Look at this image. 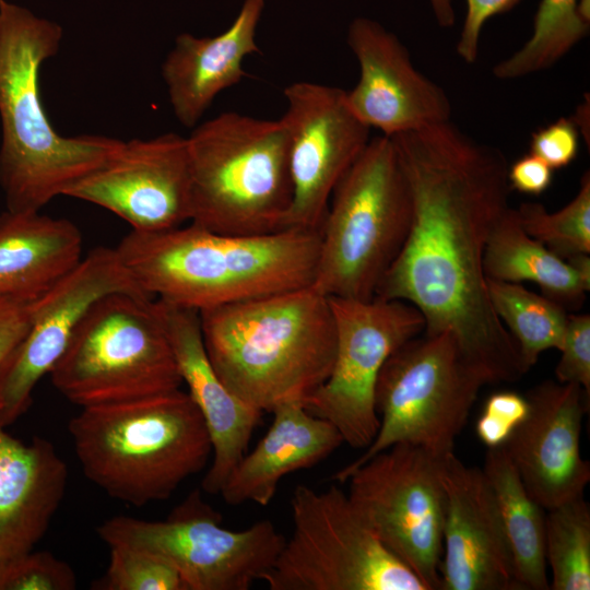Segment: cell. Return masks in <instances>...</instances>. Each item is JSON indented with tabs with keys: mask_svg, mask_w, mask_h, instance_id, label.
<instances>
[{
	"mask_svg": "<svg viewBox=\"0 0 590 590\" xmlns=\"http://www.w3.org/2000/svg\"><path fill=\"white\" fill-rule=\"evenodd\" d=\"M390 138L412 217L375 297L414 306L427 334L450 331L488 384L518 380L528 369L493 309L483 268L491 232L509 208L504 154L450 120Z\"/></svg>",
	"mask_w": 590,
	"mask_h": 590,
	"instance_id": "1",
	"label": "cell"
},
{
	"mask_svg": "<svg viewBox=\"0 0 590 590\" xmlns=\"http://www.w3.org/2000/svg\"><path fill=\"white\" fill-rule=\"evenodd\" d=\"M319 245V231L241 236L189 222L131 231L116 249L148 295L200 311L312 284Z\"/></svg>",
	"mask_w": 590,
	"mask_h": 590,
	"instance_id": "2",
	"label": "cell"
},
{
	"mask_svg": "<svg viewBox=\"0 0 590 590\" xmlns=\"http://www.w3.org/2000/svg\"><path fill=\"white\" fill-rule=\"evenodd\" d=\"M61 39L57 23L0 0V187L10 211H40L102 167L123 143L55 130L43 105L39 76Z\"/></svg>",
	"mask_w": 590,
	"mask_h": 590,
	"instance_id": "3",
	"label": "cell"
},
{
	"mask_svg": "<svg viewBox=\"0 0 590 590\" xmlns=\"http://www.w3.org/2000/svg\"><path fill=\"white\" fill-rule=\"evenodd\" d=\"M209 359L224 385L259 411L303 403L329 376L337 331L312 284L199 311Z\"/></svg>",
	"mask_w": 590,
	"mask_h": 590,
	"instance_id": "4",
	"label": "cell"
},
{
	"mask_svg": "<svg viewBox=\"0 0 590 590\" xmlns=\"http://www.w3.org/2000/svg\"><path fill=\"white\" fill-rule=\"evenodd\" d=\"M68 432L85 477L135 507L170 497L212 456L202 415L180 388L81 408Z\"/></svg>",
	"mask_w": 590,
	"mask_h": 590,
	"instance_id": "5",
	"label": "cell"
},
{
	"mask_svg": "<svg viewBox=\"0 0 590 590\" xmlns=\"http://www.w3.org/2000/svg\"><path fill=\"white\" fill-rule=\"evenodd\" d=\"M187 142L191 223L241 236L286 228L293 186L281 118L222 113L192 128Z\"/></svg>",
	"mask_w": 590,
	"mask_h": 590,
	"instance_id": "6",
	"label": "cell"
},
{
	"mask_svg": "<svg viewBox=\"0 0 590 590\" xmlns=\"http://www.w3.org/2000/svg\"><path fill=\"white\" fill-rule=\"evenodd\" d=\"M411 217L392 139L370 138L330 197L312 285L328 297L373 299L404 245Z\"/></svg>",
	"mask_w": 590,
	"mask_h": 590,
	"instance_id": "7",
	"label": "cell"
},
{
	"mask_svg": "<svg viewBox=\"0 0 590 590\" xmlns=\"http://www.w3.org/2000/svg\"><path fill=\"white\" fill-rule=\"evenodd\" d=\"M49 375L60 394L80 408L182 385L155 298L126 292L107 294L86 310Z\"/></svg>",
	"mask_w": 590,
	"mask_h": 590,
	"instance_id": "8",
	"label": "cell"
},
{
	"mask_svg": "<svg viewBox=\"0 0 590 590\" xmlns=\"http://www.w3.org/2000/svg\"><path fill=\"white\" fill-rule=\"evenodd\" d=\"M485 384L450 331L409 340L379 373L375 404L381 418L374 440L332 479L344 483L354 469L396 444L414 445L438 457L453 452Z\"/></svg>",
	"mask_w": 590,
	"mask_h": 590,
	"instance_id": "9",
	"label": "cell"
},
{
	"mask_svg": "<svg viewBox=\"0 0 590 590\" xmlns=\"http://www.w3.org/2000/svg\"><path fill=\"white\" fill-rule=\"evenodd\" d=\"M293 531L263 581L270 590H428L337 485H297Z\"/></svg>",
	"mask_w": 590,
	"mask_h": 590,
	"instance_id": "10",
	"label": "cell"
},
{
	"mask_svg": "<svg viewBox=\"0 0 590 590\" xmlns=\"http://www.w3.org/2000/svg\"><path fill=\"white\" fill-rule=\"evenodd\" d=\"M222 515L192 491L165 520L115 516L96 529L108 545L157 554L180 574L187 590H248L274 565L284 536L271 520L229 530Z\"/></svg>",
	"mask_w": 590,
	"mask_h": 590,
	"instance_id": "11",
	"label": "cell"
},
{
	"mask_svg": "<svg viewBox=\"0 0 590 590\" xmlns=\"http://www.w3.org/2000/svg\"><path fill=\"white\" fill-rule=\"evenodd\" d=\"M337 331L335 357L327 379L303 402L331 423L352 448H367L379 417L375 391L388 357L425 329L422 314L397 299L329 297Z\"/></svg>",
	"mask_w": 590,
	"mask_h": 590,
	"instance_id": "12",
	"label": "cell"
},
{
	"mask_svg": "<svg viewBox=\"0 0 590 590\" xmlns=\"http://www.w3.org/2000/svg\"><path fill=\"white\" fill-rule=\"evenodd\" d=\"M440 459L424 448L396 444L345 481L361 517L428 590L439 589L445 509Z\"/></svg>",
	"mask_w": 590,
	"mask_h": 590,
	"instance_id": "13",
	"label": "cell"
},
{
	"mask_svg": "<svg viewBox=\"0 0 590 590\" xmlns=\"http://www.w3.org/2000/svg\"><path fill=\"white\" fill-rule=\"evenodd\" d=\"M284 96L293 186L286 228L319 231L334 187L366 148L370 129L351 111L342 88L299 81Z\"/></svg>",
	"mask_w": 590,
	"mask_h": 590,
	"instance_id": "14",
	"label": "cell"
},
{
	"mask_svg": "<svg viewBox=\"0 0 590 590\" xmlns=\"http://www.w3.org/2000/svg\"><path fill=\"white\" fill-rule=\"evenodd\" d=\"M114 292L153 298L116 248L96 247L35 300L28 330L0 371V418L5 427L27 411L34 388L58 362L86 310Z\"/></svg>",
	"mask_w": 590,
	"mask_h": 590,
	"instance_id": "15",
	"label": "cell"
},
{
	"mask_svg": "<svg viewBox=\"0 0 590 590\" xmlns=\"http://www.w3.org/2000/svg\"><path fill=\"white\" fill-rule=\"evenodd\" d=\"M63 196L102 206L137 232L187 224L192 212L187 137L167 132L123 141L113 157Z\"/></svg>",
	"mask_w": 590,
	"mask_h": 590,
	"instance_id": "16",
	"label": "cell"
},
{
	"mask_svg": "<svg viewBox=\"0 0 590 590\" xmlns=\"http://www.w3.org/2000/svg\"><path fill=\"white\" fill-rule=\"evenodd\" d=\"M347 45L359 66V79L345 98L369 129L393 137L450 120L445 90L420 72L401 40L378 22L356 17Z\"/></svg>",
	"mask_w": 590,
	"mask_h": 590,
	"instance_id": "17",
	"label": "cell"
},
{
	"mask_svg": "<svg viewBox=\"0 0 590 590\" xmlns=\"http://www.w3.org/2000/svg\"><path fill=\"white\" fill-rule=\"evenodd\" d=\"M445 496L441 590H519L508 539L483 472L455 452L440 459Z\"/></svg>",
	"mask_w": 590,
	"mask_h": 590,
	"instance_id": "18",
	"label": "cell"
},
{
	"mask_svg": "<svg viewBox=\"0 0 590 590\" xmlns=\"http://www.w3.org/2000/svg\"><path fill=\"white\" fill-rule=\"evenodd\" d=\"M530 411L503 446L526 489L545 510L583 496L590 464L580 453L589 396L576 384L544 381L527 396Z\"/></svg>",
	"mask_w": 590,
	"mask_h": 590,
	"instance_id": "19",
	"label": "cell"
},
{
	"mask_svg": "<svg viewBox=\"0 0 590 590\" xmlns=\"http://www.w3.org/2000/svg\"><path fill=\"white\" fill-rule=\"evenodd\" d=\"M182 385L206 426L212 461L201 489L220 494L226 479L247 453L262 412L234 394L221 380L206 354L199 311L156 299Z\"/></svg>",
	"mask_w": 590,
	"mask_h": 590,
	"instance_id": "20",
	"label": "cell"
},
{
	"mask_svg": "<svg viewBox=\"0 0 590 590\" xmlns=\"http://www.w3.org/2000/svg\"><path fill=\"white\" fill-rule=\"evenodd\" d=\"M68 465L51 441L24 442L0 418V563L34 550L68 484Z\"/></svg>",
	"mask_w": 590,
	"mask_h": 590,
	"instance_id": "21",
	"label": "cell"
},
{
	"mask_svg": "<svg viewBox=\"0 0 590 590\" xmlns=\"http://www.w3.org/2000/svg\"><path fill=\"white\" fill-rule=\"evenodd\" d=\"M264 0H244L231 26L214 37L184 33L165 57L161 74L176 119L194 128L214 98L245 78L244 59L260 49L256 43Z\"/></svg>",
	"mask_w": 590,
	"mask_h": 590,
	"instance_id": "22",
	"label": "cell"
},
{
	"mask_svg": "<svg viewBox=\"0 0 590 590\" xmlns=\"http://www.w3.org/2000/svg\"><path fill=\"white\" fill-rule=\"evenodd\" d=\"M271 413L270 428L240 459L220 492L228 505H269L285 475L316 465L344 442L331 423L309 413L300 402L282 403Z\"/></svg>",
	"mask_w": 590,
	"mask_h": 590,
	"instance_id": "23",
	"label": "cell"
},
{
	"mask_svg": "<svg viewBox=\"0 0 590 590\" xmlns=\"http://www.w3.org/2000/svg\"><path fill=\"white\" fill-rule=\"evenodd\" d=\"M82 234L40 211L0 214V298L37 299L82 260Z\"/></svg>",
	"mask_w": 590,
	"mask_h": 590,
	"instance_id": "24",
	"label": "cell"
},
{
	"mask_svg": "<svg viewBox=\"0 0 590 590\" xmlns=\"http://www.w3.org/2000/svg\"><path fill=\"white\" fill-rule=\"evenodd\" d=\"M483 268L486 279L536 284L542 295L566 310H578L590 290L566 260L522 228L517 210L510 206L491 232Z\"/></svg>",
	"mask_w": 590,
	"mask_h": 590,
	"instance_id": "25",
	"label": "cell"
},
{
	"mask_svg": "<svg viewBox=\"0 0 590 590\" xmlns=\"http://www.w3.org/2000/svg\"><path fill=\"white\" fill-rule=\"evenodd\" d=\"M483 472L495 495L519 590H546L545 514L526 489L504 447L488 449Z\"/></svg>",
	"mask_w": 590,
	"mask_h": 590,
	"instance_id": "26",
	"label": "cell"
},
{
	"mask_svg": "<svg viewBox=\"0 0 590 590\" xmlns=\"http://www.w3.org/2000/svg\"><path fill=\"white\" fill-rule=\"evenodd\" d=\"M486 287L493 309L515 340L528 370L544 351L559 350L569 316L563 306L520 283L486 279Z\"/></svg>",
	"mask_w": 590,
	"mask_h": 590,
	"instance_id": "27",
	"label": "cell"
},
{
	"mask_svg": "<svg viewBox=\"0 0 590 590\" xmlns=\"http://www.w3.org/2000/svg\"><path fill=\"white\" fill-rule=\"evenodd\" d=\"M578 0H541L530 38L493 68L499 80H515L558 62L589 32L577 14Z\"/></svg>",
	"mask_w": 590,
	"mask_h": 590,
	"instance_id": "28",
	"label": "cell"
},
{
	"mask_svg": "<svg viewBox=\"0 0 590 590\" xmlns=\"http://www.w3.org/2000/svg\"><path fill=\"white\" fill-rule=\"evenodd\" d=\"M545 558L553 590L590 589V507L583 496L548 510Z\"/></svg>",
	"mask_w": 590,
	"mask_h": 590,
	"instance_id": "29",
	"label": "cell"
},
{
	"mask_svg": "<svg viewBox=\"0 0 590 590\" xmlns=\"http://www.w3.org/2000/svg\"><path fill=\"white\" fill-rule=\"evenodd\" d=\"M517 210L522 228L564 260L590 253V174L580 180L578 193L557 212L526 202Z\"/></svg>",
	"mask_w": 590,
	"mask_h": 590,
	"instance_id": "30",
	"label": "cell"
},
{
	"mask_svg": "<svg viewBox=\"0 0 590 590\" xmlns=\"http://www.w3.org/2000/svg\"><path fill=\"white\" fill-rule=\"evenodd\" d=\"M104 576L93 589L98 590H187L178 570L152 552L127 545H111Z\"/></svg>",
	"mask_w": 590,
	"mask_h": 590,
	"instance_id": "31",
	"label": "cell"
},
{
	"mask_svg": "<svg viewBox=\"0 0 590 590\" xmlns=\"http://www.w3.org/2000/svg\"><path fill=\"white\" fill-rule=\"evenodd\" d=\"M76 575L49 551H28L0 563V590H74Z\"/></svg>",
	"mask_w": 590,
	"mask_h": 590,
	"instance_id": "32",
	"label": "cell"
},
{
	"mask_svg": "<svg viewBox=\"0 0 590 590\" xmlns=\"http://www.w3.org/2000/svg\"><path fill=\"white\" fill-rule=\"evenodd\" d=\"M530 403L515 391H497L484 403L475 430L488 449L503 447L515 429L527 418Z\"/></svg>",
	"mask_w": 590,
	"mask_h": 590,
	"instance_id": "33",
	"label": "cell"
},
{
	"mask_svg": "<svg viewBox=\"0 0 590 590\" xmlns=\"http://www.w3.org/2000/svg\"><path fill=\"white\" fill-rule=\"evenodd\" d=\"M555 368L558 382L579 385L590 396V316L569 314Z\"/></svg>",
	"mask_w": 590,
	"mask_h": 590,
	"instance_id": "34",
	"label": "cell"
},
{
	"mask_svg": "<svg viewBox=\"0 0 590 590\" xmlns=\"http://www.w3.org/2000/svg\"><path fill=\"white\" fill-rule=\"evenodd\" d=\"M579 138L580 132L573 119L563 117L532 133L530 153L551 168L559 169L577 157Z\"/></svg>",
	"mask_w": 590,
	"mask_h": 590,
	"instance_id": "35",
	"label": "cell"
},
{
	"mask_svg": "<svg viewBox=\"0 0 590 590\" xmlns=\"http://www.w3.org/2000/svg\"><path fill=\"white\" fill-rule=\"evenodd\" d=\"M521 0H467V14L456 46L459 57L467 63L477 59L484 24L494 15L509 11Z\"/></svg>",
	"mask_w": 590,
	"mask_h": 590,
	"instance_id": "36",
	"label": "cell"
},
{
	"mask_svg": "<svg viewBox=\"0 0 590 590\" xmlns=\"http://www.w3.org/2000/svg\"><path fill=\"white\" fill-rule=\"evenodd\" d=\"M35 300L0 298V371L28 330Z\"/></svg>",
	"mask_w": 590,
	"mask_h": 590,
	"instance_id": "37",
	"label": "cell"
},
{
	"mask_svg": "<svg viewBox=\"0 0 590 590\" xmlns=\"http://www.w3.org/2000/svg\"><path fill=\"white\" fill-rule=\"evenodd\" d=\"M554 169L533 154H527L508 166L510 189L521 193L540 196L553 181Z\"/></svg>",
	"mask_w": 590,
	"mask_h": 590,
	"instance_id": "38",
	"label": "cell"
},
{
	"mask_svg": "<svg viewBox=\"0 0 590 590\" xmlns=\"http://www.w3.org/2000/svg\"><path fill=\"white\" fill-rule=\"evenodd\" d=\"M437 24L441 27H450L456 20L452 0H428Z\"/></svg>",
	"mask_w": 590,
	"mask_h": 590,
	"instance_id": "39",
	"label": "cell"
},
{
	"mask_svg": "<svg viewBox=\"0 0 590 590\" xmlns=\"http://www.w3.org/2000/svg\"><path fill=\"white\" fill-rule=\"evenodd\" d=\"M585 284L590 287V257L589 253L573 256L566 260Z\"/></svg>",
	"mask_w": 590,
	"mask_h": 590,
	"instance_id": "40",
	"label": "cell"
},
{
	"mask_svg": "<svg viewBox=\"0 0 590 590\" xmlns=\"http://www.w3.org/2000/svg\"><path fill=\"white\" fill-rule=\"evenodd\" d=\"M573 121L575 122L576 127L578 128L580 134H583L586 137V118H589V98L585 99L578 108L576 109V113L573 117H570ZM588 137V134H587Z\"/></svg>",
	"mask_w": 590,
	"mask_h": 590,
	"instance_id": "41",
	"label": "cell"
},
{
	"mask_svg": "<svg viewBox=\"0 0 590 590\" xmlns=\"http://www.w3.org/2000/svg\"><path fill=\"white\" fill-rule=\"evenodd\" d=\"M577 14L583 23L590 25V0L577 1Z\"/></svg>",
	"mask_w": 590,
	"mask_h": 590,
	"instance_id": "42",
	"label": "cell"
}]
</instances>
